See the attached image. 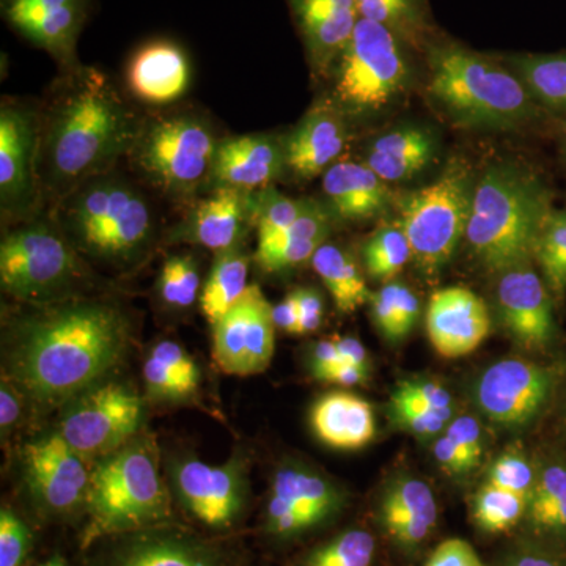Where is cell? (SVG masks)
<instances>
[{"mask_svg":"<svg viewBox=\"0 0 566 566\" xmlns=\"http://www.w3.org/2000/svg\"><path fill=\"white\" fill-rule=\"evenodd\" d=\"M129 338L125 315L99 301H73L18 324L10 376L43 403L87 392L120 363Z\"/></svg>","mask_w":566,"mask_h":566,"instance_id":"obj_1","label":"cell"},{"mask_svg":"<svg viewBox=\"0 0 566 566\" xmlns=\"http://www.w3.org/2000/svg\"><path fill=\"white\" fill-rule=\"evenodd\" d=\"M140 118L102 71H66L40 118L41 188L59 199L82 182L112 172L128 156Z\"/></svg>","mask_w":566,"mask_h":566,"instance_id":"obj_2","label":"cell"},{"mask_svg":"<svg viewBox=\"0 0 566 566\" xmlns=\"http://www.w3.org/2000/svg\"><path fill=\"white\" fill-rule=\"evenodd\" d=\"M545 182L513 163L490 164L476 175L464 243L488 273L532 262L535 234L553 208Z\"/></svg>","mask_w":566,"mask_h":566,"instance_id":"obj_3","label":"cell"},{"mask_svg":"<svg viewBox=\"0 0 566 566\" xmlns=\"http://www.w3.org/2000/svg\"><path fill=\"white\" fill-rule=\"evenodd\" d=\"M427 93L461 128L510 132L543 109L513 71L455 43L428 48Z\"/></svg>","mask_w":566,"mask_h":566,"instance_id":"obj_4","label":"cell"},{"mask_svg":"<svg viewBox=\"0 0 566 566\" xmlns=\"http://www.w3.org/2000/svg\"><path fill=\"white\" fill-rule=\"evenodd\" d=\"M57 214L63 233L82 251L109 262L132 260L147 248L155 230L147 197L115 170L62 197Z\"/></svg>","mask_w":566,"mask_h":566,"instance_id":"obj_5","label":"cell"},{"mask_svg":"<svg viewBox=\"0 0 566 566\" xmlns=\"http://www.w3.org/2000/svg\"><path fill=\"white\" fill-rule=\"evenodd\" d=\"M87 526L82 546L103 536L125 534L170 516L169 495L159 475L155 450L147 442L123 446L104 457L88 483Z\"/></svg>","mask_w":566,"mask_h":566,"instance_id":"obj_6","label":"cell"},{"mask_svg":"<svg viewBox=\"0 0 566 566\" xmlns=\"http://www.w3.org/2000/svg\"><path fill=\"white\" fill-rule=\"evenodd\" d=\"M219 140L203 115L166 112L140 120L126 158L148 185L182 202L210 186Z\"/></svg>","mask_w":566,"mask_h":566,"instance_id":"obj_7","label":"cell"},{"mask_svg":"<svg viewBox=\"0 0 566 566\" xmlns=\"http://www.w3.org/2000/svg\"><path fill=\"white\" fill-rule=\"evenodd\" d=\"M475 181L471 164L455 158L438 180L395 196L397 219L411 245L412 262L423 277L441 273L463 243Z\"/></svg>","mask_w":566,"mask_h":566,"instance_id":"obj_8","label":"cell"},{"mask_svg":"<svg viewBox=\"0 0 566 566\" xmlns=\"http://www.w3.org/2000/svg\"><path fill=\"white\" fill-rule=\"evenodd\" d=\"M331 96L348 118L387 109L411 84L401 41L389 29L359 18L333 73Z\"/></svg>","mask_w":566,"mask_h":566,"instance_id":"obj_9","label":"cell"},{"mask_svg":"<svg viewBox=\"0 0 566 566\" xmlns=\"http://www.w3.org/2000/svg\"><path fill=\"white\" fill-rule=\"evenodd\" d=\"M22 222L0 244L2 290L22 303H50L76 281V252L63 230L52 223Z\"/></svg>","mask_w":566,"mask_h":566,"instance_id":"obj_10","label":"cell"},{"mask_svg":"<svg viewBox=\"0 0 566 566\" xmlns=\"http://www.w3.org/2000/svg\"><path fill=\"white\" fill-rule=\"evenodd\" d=\"M142 416L140 398L128 387L109 382L80 395L59 433L84 458L107 457L136 433Z\"/></svg>","mask_w":566,"mask_h":566,"instance_id":"obj_11","label":"cell"},{"mask_svg":"<svg viewBox=\"0 0 566 566\" xmlns=\"http://www.w3.org/2000/svg\"><path fill=\"white\" fill-rule=\"evenodd\" d=\"M40 117L29 107L10 102L0 109V207L2 214L29 221L41 188Z\"/></svg>","mask_w":566,"mask_h":566,"instance_id":"obj_12","label":"cell"},{"mask_svg":"<svg viewBox=\"0 0 566 566\" xmlns=\"http://www.w3.org/2000/svg\"><path fill=\"white\" fill-rule=\"evenodd\" d=\"M211 326L212 357L223 374L251 376L270 367L277 327L273 305L260 286L249 285L244 296Z\"/></svg>","mask_w":566,"mask_h":566,"instance_id":"obj_13","label":"cell"},{"mask_svg":"<svg viewBox=\"0 0 566 566\" xmlns=\"http://www.w3.org/2000/svg\"><path fill=\"white\" fill-rule=\"evenodd\" d=\"M558 378L557 367L524 359L499 360L480 376L476 403L495 423L526 427L549 403Z\"/></svg>","mask_w":566,"mask_h":566,"instance_id":"obj_14","label":"cell"},{"mask_svg":"<svg viewBox=\"0 0 566 566\" xmlns=\"http://www.w3.org/2000/svg\"><path fill=\"white\" fill-rule=\"evenodd\" d=\"M495 285V303L505 329L526 349H546L556 338L554 300L534 262L502 271Z\"/></svg>","mask_w":566,"mask_h":566,"instance_id":"obj_15","label":"cell"},{"mask_svg":"<svg viewBox=\"0 0 566 566\" xmlns=\"http://www.w3.org/2000/svg\"><path fill=\"white\" fill-rule=\"evenodd\" d=\"M340 506L333 483L303 468H282L274 476L266 505V528L279 538L311 531Z\"/></svg>","mask_w":566,"mask_h":566,"instance_id":"obj_16","label":"cell"},{"mask_svg":"<svg viewBox=\"0 0 566 566\" xmlns=\"http://www.w3.org/2000/svg\"><path fill=\"white\" fill-rule=\"evenodd\" d=\"M256 192L216 189L192 205L181 222L167 233V243L196 244L216 253L243 244L255 226Z\"/></svg>","mask_w":566,"mask_h":566,"instance_id":"obj_17","label":"cell"},{"mask_svg":"<svg viewBox=\"0 0 566 566\" xmlns=\"http://www.w3.org/2000/svg\"><path fill=\"white\" fill-rule=\"evenodd\" d=\"M348 139V115L333 96H322L283 137L286 172L300 180H314L340 161Z\"/></svg>","mask_w":566,"mask_h":566,"instance_id":"obj_18","label":"cell"},{"mask_svg":"<svg viewBox=\"0 0 566 566\" xmlns=\"http://www.w3.org/2000/svg\"><path fill=\"white\" fill-rule=\"evenodd\" d=\"M33 493L54 513H69L87 497L92 471L61 433L46 436L25 450Z\"/></svg>","mask_w":566,"mask_h":566,"instance_id":"obj_19","label":"cell"},{"mask_svg":"<svg viewBox=\"0 0 566 566\" xmlns=\"http://www.w3.org/2000/svg\"><path fill=\"white\" fill-rule=\"evenodd\" d=\"M427 333L434 352L447 359L474 353L491 333L485 301L464 286H446L431 294Z\"/></svg>","mask_w":566,"mask_h":566,"instance_id":"obj_20","label":"cell"},{"mask_svg":"<svg viewBox=\"0 0 566 566\" xmlns=\"http://www.w3.org/2000/svg\"><path fill=\"white\" fill-rule=\"evenodd\" d=\"M286 172L283 137L271 134H244L219 140L210 186L260 192L274 186Z\"/></svg>","mask_w":566,"mask_h":566,"instance_id":"obj_21","label":"cell"},{"mask_svg":"<svg viewBox=\"0 0 566 566\" xmlns=\"http://www.w3.org/2000/svg\"><path fill=\"white\" fill-rule=\"evenodd\" d=\"M181 501L205 526H232L243 506V482L233 463L212 465L199 460L181 463L175 472Z\"/></svg>","mask_w":566,"mask_h":566,"instance_id":"obj_22","label":"cell"},{"mask_svg":"<svg viewBox=\"0 0 566 566\" xmlns=\"http://www.w3.org/2000/svg\"><path fill=\"white\" fill-rule=\"evenodd\" d=\"M323 196L335 223H363L395 210L397 192L364 161L340 159L323 175Z\"/></svg>","mask_w":566,"mask_h":566,"instance_id":"obj_23","label":"cell"},{"mask_svg":"<svg viewBox=\"0 0 566 566\" xmlns=\"http://www.w3.org/2000/svg\"><path fill=\"white\" fill-rule=\"evenodd\" d=\"M315 74L329 77L359 21L356 0H289Z\"/></svg>","mask_w":566,"mask_h":566,"instance_id":"obj_24","label":"cell"},{"mask_svg":"<svg viewBox=\"0 0 566 566\" xmlns=\"http://www.w3.org/2000/svg\"><path fill=\"white\" fill-rule=\"evenodd\" d=\"M191 76V62L180 44L153 40L129 59L126 85L137 102L167 106L186 95Z\"/></svg>","mask_w":566,"mask_h":566,"instance_id":"obj_25","label":"cell"},{"mask_svg":"<svg viewBox=\"0 0 566 566\" xmlns=\"http://www.w3.org/2000/svg\"><path fill=\"white\" fill-rule=\"evenodd\" d=\"M438 517L433 491L422 480L412 476L394 482L379 504L382 527L398 546L409 551L430 538Z\"/></svg>","mask_w":566,"mask_h":566,"instance_id":"obj_26","label":"cell"},{"mask_svg":"<svg viewBox=\"0 0 566 566\" xmlns=\"http://www.w3.org/2000/svg\"><path fill=\"white\" fill-rule=\"evenodd\" d=\"M335 226L326 205L305 197L303 211L285 232L260 241L255 262L266 273H282L312 262L316 251L329 238Z\"/></svg>","mask_w":566,"mask_h":566,"instance_id":"obj_27","label":"cell"},{"mask_svg":"<svg viewBox=\"0 0 566 566\" xmlns=\"http://www.w3.org/2000/svg\"><path fill=\"white\" fill-rule=\"evenodd\" d=\"M438 137L430 128L405 125L376 137L364 163L386 182L409 181L434 161Z\"/></svg>","mask_w":566,"mask_h":566,"instance_id":"obj_28","label":"cell"},{"mask_svg":"<svg viewBox=\"0 0 566 566\" xmlns=\"http://www.w3.org/2000/svg\"><path fill=\"white\" fill-rule=\"evenodd\" d=\"M311 423L324 444L338 450L363 449L376 434L371 405L345 390L323 395L312 408Z\"/></svg>","mask_w":566,"mask_h":566,"instance_id":"obj_29","label":"cell"},{"mask_svg":"<svg viewBox=\"0 0 566 566\" xmlns=\"http://www.w3.org/2000/svg\"><path fill=\"white\" fill-rule=\"evenodd\" d=\"M526 520L535 535L562 553L566 547V464H547L536 476Z\"/></svg>","mask_w":566,"mask_h":566,"instance_id":"obj_30","label":"cell"},{"mask_svg":"<svg viewBox=\"0 0 566 566\" xmlns=\"http://www.w3.org/2000/svg\"><path fill=\"white\" fill-rule=\"evenodd\" d=\"M85 18L87 2L31 18L14 25V29L36 46L50 52L63 69L71 71L81 66L76 59V41L84 28Z\"/></svg>","mask_w":566,"mask_h":566,"instance_id":"obj_31","label":"cell"},{"mask_svg":"<svg viewBox=\"0 0 566 566\" xmlns=\"http://www.w3.org/2000/svg\"><path fill=\"white\" fill-rule=\"evenodd\" d=\"M312 266L322 277L338 311L353 314L370 303L371 293L356 259L340 245L324 243L312 259Z\"/></svg>","mask_w":566,"mask_h":566,"instance_id":"obj_32","label":"cell"},{"mask_svg":"<svg viewBox=\"0 0 566 566\" xmlns=\"http://www.w3.org/2000/svg\"><path fill=\"white\" fill-rule=\"evenodd\" d=\"M251 259L243 244L216 253L210 275L200 293V308L211 324L232 308L249 289Z\"/></svg>","mask_w":566,"mask_h":566,"instance_id":"obj_33","label":"cell"},{"mask_svg":"<svg viewBox=\"0 0 566 566\" xmlns=\"http://www.w3.org/2000/svg\"><path fill=\"white\" fill-rule=\"evenodd\" d=\"M532 262L539 268L554 303L562 304L566 296V210L553 207L538 232L532 248Z\"/></svg>","mask_w":566,"mask_h":566,"instance_id":"obj_34","label":"cell"},{"mask_svg":"<svg viewBox=\"0 0 566 566\" xmlns=\"http://www.w3.org/2000/svg\"><path fill=\"white\" fill-rule=\"evenodd\" d=\"M510 65L543 109L566 112V54L515 55Z\"/></svg>","mask_w":566,"mask_h":566,"instance_id":"obj_35","label":"cell"},{"mask_svg":"<svg viewBox=\"0 0 566 566\" xmlns=\"http://www.w3.org/2000/svg\"><path fill=\"white\" fill-rule=\"evenodd\" d=\"M363 20L389 29L398 40L417 50L427 44L428 22L420 0H356Z\"/></svg>","mask_w":566,"mask_h":566,"instance_id":"obj_36","label":"cell"},{"mask_svg":"<svg viewBox=\"0 0 566 566\" xmlns=\"http://www.w3.org/2000/svg\"><path fill=\"white\" fill-rule=\"evenodd\" d=\"M375 326L389 342H401L415 329L420 301L408 285L387 282L370 297Z\"/></svg>","mask_w":566,"mask_h":566,"instance_id":"obj_37","label":"cell"},{"mask_svg":"<svg viewBox=\"0 0 566 566\" xmlns=\"http://www.w3.org/2000/svg\"><path fill=\"white\" fill-rule=\"evenodd\" d=\"M117 566H218L207 547L180 538L142 539L123 554Z\"/></svg>","mask_w":566,"mask_h":566,"instance_id":"obj_38","label":"cell"},{"mask_svg":"<svg viewBox=\"0 0 566 566\" xmlns=\"http://www.w3.org/2000/svg\"><path fill=\"white\" fill-rule=\"evenodd\" d=\"M412 262L411 245L400 221L386 223L364 245V264L368 277L390 282Z\"/></svg>","mask_w":566,"mask_h":566,"instance_id":"obj_39","label":"cell"},{"mask_svg":"<svg viewBox=\"0 0 566 566\" xmlns=\"http://www.w3.org/2000/svg\"><path fill=\"white\" fill-rule=\"evenodd\" d=\"M528 495L513 493L488 482L474 499V521L488 534H501L526 517Z\"/></svg>","mask_w":566,"mask_h":566,"instance_id":"obj_40","label":"cell"},{"mask_svg":"<svg viewBox=\"0 0 566 566\" xmlns=\"http://www.w3.org/2000/svg\"><path fill=\"white\" fill-rule=\"evenodd\" d=\"M375 553L374 535L353 528L314 551L304 566H371Z\"/></svg>","mask_w":566,"mask_h":566,"instance_id":"obj_41","label":"cell"},{"mask_svg":"<svg viewBox=\"0 0 566 566\" xmlns=\"http://www.w3.org/2000/svg\"><path fill=\"white\" fill-rule=\"evenodd\" d=\"M158 290L164 303L177 308L191 307L200 293V273L196 260L189 255L170 256L164 263Z\"/></svg>","mask_w":566,"mask_h":566,"instance_id":"obj_42","label":"cell"},{"mask_svg":"<svg viewBox=\"0 0 566 566\" xmlns=\"http://www.w3.org/2000/svg\"><path fill=\"white\" fill-rule=\"evenodd\" d=\"M392 416L400 427L422 438L442 433L452 420L453 409H431L398 386L390 400Z\"/></svg>","mask_w":566,"mask_h":566,"instance_id":"obj_43","label":"cell"},{"mask_svg":"<svg viewBox=\"0 0 566 566\" xmlns=\"http://www.w3.org/2000/svg\"><path fill=\"white\" fill-rule=\"evenodd\" d=\"M304 199L283 196L274 186L256 192L255 227L260 241H268L285 232L300 218Z\"/></svg>","mask_w":566,"mask_h":566,"instance_id":"obj_44","label":"cell"},{"mask_svg":"<svg viewBox=\"0 0 566 566\" xmlns=\"http://www.w3.org/2000/svg\"><path fill=\"white\" fill-rule=\"evenodd\" d=\"M495 486L505 488L513 493L528 495L534 491L536 475L526 458L520 453H505L491 465L490 480Z\"/></svg>","mask_w":566,"mask_h":566,"instance_id":"obj_45","label":"cell"},{"mask_svg":"<svg viewBox=\"0 0 566 566\" xmlns=\"http://www.w3.org/2000/svg\"><path fill=\"white\" fill-rule=\"evenodd\" d=\"M31 549V532L9 509L0 513V566H21Z\"/></svg>","mask_w":566,"mask_h":566,"instance_id":"obj_46","label":"cell"},{"mask_svg":"<svg viewBox=\"0 0 566 566\" xmlns=\"http://www.w3.org/2000/svg\"><path fill=\"white\" fill-rule=\"evenodd\" d=\"M447 438L455 444L461 455L468 461L469 468L475 469L482 461V428L471 416H461L449 423Z\"/></svg>","mask_w":566,"mask_h":566,"instance_id":"obj_47","label":"cell"},{"mask_svg":"<svg viewBox=\"0 0 566 566\" xmlns=\"http://www.w3.org/2000/svg\"><path fill=\"white\" fill-rule=\"evenodd\" d=\"M144 378L148 389L156 397L180 398L192 394L181 381L180 376L175 375L166 364L156 359L151 354L144 364Z\"/></svg>","mask_w":566,"mask_h":566,"instance_id":"obj_48","label":"cell"},{"mask_svg":"<svg viewBox=\"0 0 566 566\" xmlns=\"http://www.w3.org/2000/svg\"><path fill=\"white\" fill-rule=\"evenodd\" d=\"M150 354L166 364L175 375L180 376L181 381L188 386L191 392L197 389V386H199V368L182 346L170 340L159 342Z\"/></svg>","mask_w":566,"mask_h":566,"instance_id":"obj_49","label":"cell"},{"mask_svg":"<svg viewBox=\"0 0 566 566\" xmlns=\"http://www.w3.org/2000/svg\"><path fill=\"white\" fill-rule=\"evenodd\" d=\"M84 2H87V0H2V13L3 18L14 28V25L31 20V18Z\"/></svg>","mask_w":566,"mask_h":566,"instance_id":"obj_50","label":"cell"},{"mask_svg":"<svg viewBox=\"0 0 566 566\" xmlns=\"http://www.w3.org/2000/svg\"><path fill=\"white\" fill-rule=\"evenodd\" d=\"M424 566H485L465 539L449 538L436 547Z\"/></svg>","mask_w":566,"mask_h":566,"instance_id":"obj_51","label":"cell"},{"mask_svg":"<svg viewBox=\"0 0 566 566\" xmlns=\"http://www.w3.org/2000/svg\"><path fill=\"white\" fill-rule=\"evenodd\" d=\"M403 387L406 392L416 397L417 400L422 401L424 406L431 409H453L452 395L444 386L439 385L434 381H423V379H417V381H406L400 385Z\"/></svg>","mask_w":566,"mask_h":566,"instance_id":"obj_52","label":"cell"},{"mask_svg":"<svg viewBox=\"0 0 566 566\" xmlns=\"http://www.w3.org/2000/svg\"><path fill=\"white\" fill-rule=\"evenodd\" d=\"M300 334L315 333L322 326L324 301L314 289H300Z\"/></svg>","mask_w":566,"mask_h":566,"instance_id":"obj_53","label":"cell"},{"mask_svg":"<svg viewBox=\"0 0 566 566\" xmlns=\"http://www.w3.org/2000/svg\"><path fill=\"white\" fill-rule=\"evenodd\" d=\"M504 566H566V557L551 547L534 546L520 551Z\"/></svg>","mask_w":566,"mask_h":566,"instance_id":"obj_54","label":"cell"},{"mask_svg":"<svg viewBox=\"0 0 566 566\" xmlns=\"http://www.w3.org/2000/svg\"><path fill=\"white\" fill-rule=\"evenodd\" d=\"M433 455L436 461H438L441 468L444 469L446 472H449V474L463 475L472 471V469L469 468L468 461L461 455L460 450L457 449L455 444H453L446 434L434 442Z\"/></svg>","mask_w":566,"mask_h":566,"instance_id":"obj_55","label":"cell"},{"mask_svg":"<svg viewBox=\"0 0 566 566\" xmlns=\"http://www.w3.org/2000/svg\"><path fill=\"white\" fill-rule=\"evenodd\" d=\"M273 318L277 329L289 334H300V293L297 290L286 294L281 303L273 307Z\"/></svg>","mask_w":566,"mask_h":566,"instance_id":"obj_56","label":"cell"},{"mask_svg":"<svg viewBox=\"0 0 566 566\" xmlns=\"http://www.w3.org/2000/svg\"><path fill=\"white\" fill-rule=\"evenodd\" d=\"M340 363H344V360H342L340 353H338L334 338L333 340L318 342V344L315 345L312 368H314L316 378L322 379L323 381L324 376L329 374V371Z\"/></svg>","mask_w":566,"mask_h":566,"instance_id":"obj_57","label":"cell"},{"mask_svg":"<svg viewBox=\"0 0 566 566\" xmlns=\"http://www.w3.org/2000/svg\"><path fill=\"white\" fill-rule=\"evenodd\" d=\"M334 340L344 363L363 368V370H368L367 349H365V346L360 344L357 338L335 337Z\"/></svg>","mask_w":566,"mask_h":566,"instance_id":"obj_58","label":"cell"},{"mask_svg":"<svg viewBox=\"0 0 566 566\" xmlns=\"http://www.w3.org/2000/svg\"><path fill=\"white\" fill-rule=\"evenodd\" d=\"M20 398L14 394L13 387L3 381L0 389V427L7 430L20 419Z\"/></svg>","mask_w":566,"mask_h":566,"instance_id":"obj_59","label":"cell"},{"mask_svg":"<svg viewBox=\"0 0 566 566\" xmlns=\"http://www.w3.org/2000/svg\"><path fill=\"white\" fill-rule=\"evenodd\" d=\"M365 378H367V370L354 367L352 364L340 363L324 376L323 381L334 382V385L342 387H352L363 385Z\"/></svg>","mask_w":566,"mask_h":566,"instance_id":"obj_60","label":"cell"},{"mask_svg":"<svg viewBox=\"0 0 566 566\" xmlns=\"http://www.w3.org/2000/svg\"><path fill=\"white\" fill-rule=\"evenodd\" d=\"M63 562L61 558H51V560L44 562L43 565L40 566H62Z\"/></svg>","mask_w":566,"mask_h":566,"instance_id":"obj_61","label":"cell"},{"mask_svg":"<svg viewBox=\"0 0 566 566\" xmlns=\"http://www.w3.org/2000/svg\"><path fill=\"white\" fill-rule=\"evenodd\" d=\"M562 147H564V153H565V156H566V123H565V128H564V136H562Z\"/></svg>","mask_w":566,"mask_h":566,"instance_id":"obj_62","label":"cell"},{"mask_svg":"<svg viewBox=\"0 0 566 566\" xmlns=\"http://www.w3.org/2000/svg\"><path fill=\"white\" fill-rule=\"evenodd\" d=\"M564 417H565V423H566V400H565Z\"/></svg>","mask_w":566,"mask_h":566,"instance_id":"obj_63","label":"cell"},{"mask_svg":"<svg viewBox=\"0 0 566 566\" xmlns=\"http://www.w3.org/2000/svg\"><path fill=\"white\" fill-rule=\"evenodd\" d=\"M62 566H66L65 564H63Z\"/></svg>","mask_w":566,"mask_h":566,"instance_id":"obj_64","label":"cell"}]
</instances>
